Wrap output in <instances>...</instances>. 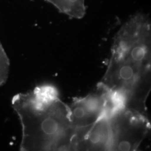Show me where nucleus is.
<instances>
[{"label":"nucleus","mask_w":151,"mask_h":151,"mask_svg":"<svg viewBox=\"0 0 151 151\" xmlns=\"http://www.w3.org/2000/svg\"><path fill=\"white\" fill-rule=\"evenodd\" d=\"M11 104L22 125L20 151H75L69 106L55 87L45 84L17 93Z\"/></svg>","instance_id":"f03ea898"},{"label":"nucleus","mask_w":151,"mask_h":151,"mask_svg":"<svg viewBox=\"0 0 151 151\" xmlns=\"http://www.w3.org/2000/svg\"><path fill=\"white\" fill-rule=\"evenodd\" d=\"M117 106L107 92L97 91L85 97H76L69 106L70 122L75 131L76 145L92 126L108 110Z\"/></svg>","instance_id":"20e7f679"},{"label":"nucleus","mask_w":151,"mask_h":151,"mask_svg":"<svg viewBox=\"0 0 151 151\" xmlns=\"http://www.w3.org/2000/svg\"><path fill=\"white\" fill-rule=\"evenodd\" d=\"M10 62L7 57L0 47V86L5 83L9 74Z\"/></svg>","instance_id":"0eeeda50"},{"label":"nucleus","mask_w":151,"mask_h":151,"mask_svg":"<svg viewBox=\"0 0 151 151\" xmlns=\"http://www.w3.org/2000/svg\"><path fill=\"white\" fill-rule=\"evenodd\" d=\"M109 109L76 144L75 151H110L111 129Z\"/></svg>","instance_id":"39448f33"},{"label":"nucleus","mask_w":151,"mask_h":151,"mask_svg":"<svg viewBox=\"0 0 151 151\" xmlns=\"http://www.w3.org/2000/svg\"><path fill=\"white\" fill-rule=\"evenodd\" d=\"M108 68L97 87L120 106L147 114L151 89V25L148 15L132 16L115 35Z\"/></svg>","instance_id":"f257e3e1"},{"label":"nucleus","mask_w":151,"mask_h":151,"mask_svg":"<svg viewBox=\"0 0 151 151\" xmlns=\"http://www.w3.org/2000/svg\"><path fill=\"white\" fill-rule=\"evenodd\" d=\"M61 12L71 18L81 19L86 14L85 0H52Z\"/></svg>","instance_id":"423d86ee"},{"label":"nucleus","mask_w":151,"mask_h":151,"mask_svg":"<svg viewBox=\"0 0 151 151\" xmlns=\"http://www.w3.org/2000/svg\"><path fill=\"white\" fill-rule=\"evenodd\" d=\"M110 151H136L149 133L147 115L117 106L110 114Z\"/></svg>","instance_id":"7ed1b4c3"}]
</instances>
